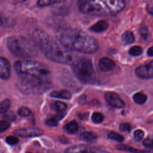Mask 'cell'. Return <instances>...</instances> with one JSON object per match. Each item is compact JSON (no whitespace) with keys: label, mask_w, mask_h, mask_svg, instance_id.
<instances>
[{"label":"cell","mask_w":153,"mask_h":153,"mask_svg":"<svg viewBox=\"0 0 153 153\" xmlns=\"http://www.w3.org/2000/svg\"><path fill=\"white\" fill-rule=\"evenodd\" d=\"M14 69L19 75L18 87L27 93H39L50 85L51 73L44 64L31 60H20L14 64Z\"/></svg>","instance_id":"cell-1"},{"label":"cell","mask_w":153,"mask_h":153,"mask_svg":"<svg viewBox=\"0 0 153 153\" xmlns=\"http://www.w3.org/2000/svg\"><path fill=\"white\" fill-rule=\"evenodd\" d=\"M60 43L70 51L83 54H94L99 50L97 41L85 32L73 28H64L57 33Z\"/></svg>","instance_id":"cell-2"},{"label":"cell","mask_w":153,"mask_h":153,"mask_svg":"<svg viewBox=\"0 0 153 153\" xmlns=\"http://www.w3.org/2000/svg\"><path fill=\"white\" fill-rule=\"evenodd\" d=\"M34 34L40 50L50 60L65 65L72 64L74 62L71 51L57 43L45 32L36 30Z\"/></svg>","instance_id":"cell-3"},{"label":"cell","mask_w":153,"mask_h":153,"mask_svg":"<svg viewBox=\"0 0 153 153\" xmlns=\"http://www.w3.org/2000/svg\"><path fill=\"white\" fill-rule=\"evenodd\" d=\"M79 11L97 16H115L126 7L125 0H77Z\"/></svg>","instance_id":"cell-4"},{"label":"cell","mask_w":153,"mask_h":153,"mask_svg":"<svg viewBox=\"0 0 153 153\" xmlns=\"http://www.w3.org/2000/svg\"><path fill=\"white\" fill-rule=\"evenodd\" d=\"M7 45L10 51L19 57L30 58L38 54L35 43L26 37L20 35H13L8 37Z\"/></svg>","instance_id":"cell-5"},{"label":"cell","mask_w":153,"mask_h":153,"mask_svg":"<svg viewBox=\"0 0 153 153\" xmlns=\"http://www.w3.org/2000/svg\"><path fill=\"white\" fill-rule=\"evenodd\" d=\"M72 71L76 78L85 84L93 83L95 80V72L91 61L81 58L72 63Z\"/></svg>","instance_id":"cell-6"},{"label":"cell","mask_w":153,"mask_h":153,"mask_svg":"<svg viewBox=\"0 0 153 153\" xmlns=\"http://www.w3.org/2000/svg\"><path fill=\"white\" fill-rule=\"evenodd\" d=\"M64 153H107L102 149L86 145H77L68 148Z\"/></svg>","instance_id":"cell-7"},{"label":"cell","mask_w":153,"mask_h":153,"mask_svg":"<svg viewBox=\"0 0 153 153\" xmlns=\"http://www.w3.org/2000/svg\"><path fill=\"white\" fill-rule=\"evenodd\" d=\"M136 75L142 79H151L153 77V62H150L138 66L136 70Z\"/></svg>","instance_id":"cell-8"},{"label":"cell","mask_w":153,"mask_h":153,"mask_svg":"<svg viewBox=\"0 0 153 153\" xmlns=\"http://www.w3.org/2000/svg\"><path fill=\"white\" fill-rule=\"evenodd\" d=\"M105 99L106 102L113 108H121L125 106V102L116 93L107 92L105 94Z\"/></svg>","instance_id":"cell-9"},{"label":"cell","mask_w":153,"mask_h":153,"mask_svg":"<svg viewBox=\"0 0 153 153\" xmlns=\"http://www.w3.org/2000/svg\"><path fill=\"white\" fill-rule=\"evenodd\" d=\"M43 130L38 128H20L13 131V134L22 137H33L41 136L43 134Z\"/></svg>","instance_id":"cell-10"},{"label":"cell","mask_w":153,"mask_h":153,"mask_svg":"<svg viewBox=\"0 0 153 153\" xmlns=\"http://www.w3.org/2000/svg\"><path fill=\"white\" fill-rule=\"evenodd\" d=\"M11 75V65L9 61L3 57H0V78L8 79Z\"/></svg>","instance_id":"cell-11"},{"label":"cell","mask_w":153,"mask_h":153,"mask_svg":"<svg viewBox=\"0 0 153 153\" xmlns=\"http://www.w3.org/2000/svg\"><path fill=\"white\" fill-rule=\"evenodd\" d=\"M98 65L101 71L107 72L112 71L115 67V63L111 59L104 57L99 59Z\"/></svg>","instance_id":"cell-12"},{"label":"cell","mask_w":153,"mask_h":153,"mask_svg":"<svg viewBox=\"0 0 153 153\" xmlns=\"http://www.w3.org/2000/svg\"><path fill=\"white\" fill-rule=\"evenodd\" d=\"M108 27L109 24L106 21L100 20L91 26L89 27V30L94 33H101L106 30Z\"/></svg>","instance_id":"cell-13"},{"label":"cell","mask_w":153,"mask_h":153,"mask_svg":"<svg viewBox=\"0 0 153 153\" xmlns=\"http://www.w3.org/2000/svg\"><path fill=\"white\" fill-rule=\"evenodd\" d=\"M135 41L134 36L130 30L125 31L121 36V42L125 45L133 44Z\"/></svg>","instance_id":"cell-14"},{"label":"cell","mask_w":153,"mask_h":153,"mask_svg":"<svg viewBox=\"0 0 153 153\" xmlns=\"http://www.w3.org/2000/svg\"><path fill=\"white\" fill-rule=\"evenodd\" d=\"M51 96L63 99H70L72 97L71 92L67 90H61L60 91H53L50 93Z\"/></svg>","instance_id":"cell-15"},{"label":"cell","mask_w":153,"mask_h":153,"mask_svg":"<svg viewBox=\"0 0 153 153\" xmlns=\"http://www.w3.org/2000/svg\"><path fill=\"white\" fill-rule=\"evenodd\" d=\"M116 148L118 150L123 151H127L131 153H152V151H146V150H142V149H139L136 148H134L127 145H118Z\"/></svg>","instance_id":"cell-16"},{"label":"cell","mask_w":153,"mask_h":153,"mask_svg":"<svg viewBox=\"0 0 153 153\" xmlns=\"http://www.w3.org/2000/svg\"><path fill=\"white\" fill-rule=\"evenodd\" d=\"M66 1V0H38L37 5L39 7H44L54 4L63 3Z\"/></svg>","instance_id":"cell-17"},{"label":"cell","mask_w":153,"mask_h":153,"mask_svg":"<svg viewBox=\"0 0 153 153\" xmlns=\"http://www.w3.org/2000/svg\"><path fill=\"white\" fill-rule=\"evenodd\" d=\"M65 130L71 134H74L76 133L78 130V124L77 122L75 120H72L68 123H67L64 127Z\"/></svg>","instance_id":"cell-18"},{"label":"cell","mask_w":153,"mask_h":153,"mask_svg":"<svg viewBox=\"0 0 153 153\" xmlns=\"http://www.w3.org/2000/svg\"><path fill=\"white\" fill-rule=\"evenodd\" d=\"M80 139L87 142H93L96 140L97 136L92 132L85 131L81 134Z\"/></svg>","instance_id":"cell-19"},{"label":"cell","mask_w":153,"mask_h":153,"mask_svg":"<svg viewBox=\"0 0 153 153\" xmlns=\"http://www.w3.org/2000/svg\"><path fill=\"white\" fill-rule=\"evenodd\" d=\"M62 113H63V112H59V114H58L54 117H52L47 118L45 121L46 125L50 126V127H55V126H57L58 121L59 120H60L62 118H63V117L64 116L62 115Z\"/></svg>","instance_id":"cell-20"},{"label":"cell","mask_w":153,"mask_h":153,"mask_svg":"<svg viewBox=\"0 0 153 153\" xmlns=\"http://www.w3.org/2000/svg\"><path fill=\"white\" fill-rule=\"evenodd\" d=\"M52 108L59 112H63L67 108V105L64 102L60 101H56L52 103Z\"/></svg>","instance_id":"cell-21"},{"label":"cell","mask_w":153,"mask_h":153,"mask_svg":"<svg viewBox=\"0 0 153 153\" xmlns=\"http://www.w3.org/2000/svg\"><path fill=\"white\" fill-rule=\"evenodd\" d=\"M142 53H143V48L139 45L133 46L128 50L129 54L133 57L139 56L142 54Z\"/></svg>","instance_id":"cell-22"},{"label":"cell","mask_w":153,"mask_h":153,"mask_svg":"<svg viewBox=\"0 0 153 153\" xmlns=\"http://www.w3.org/2000/svg\"><path fill=\"white\" fill-rule=\"evenodd\" d=\"M147 100V96L143 93H137L133 96V100L137 104H143Z\"/></svg>","instance_id":"cell-23"},{"label":"cell","mask_w":153,"mask_h":153,"mask_svg":"<svg viewBox=\"0 0 153 153\" xmlns=\"http://www.w3.org/2000/svg\"><path fill=\"white\" fill-rule=\"evenodd\" d=\"M11 106V101L9 99H5L0 103V114L5 113Z\"/></svg>","instance_id":"cell-24"},{"label":"cell","mask_w":153,"mask_h":153,"mask_svg":"<svg viewBox=\"0 0 153 153\" xmlns=\"http://www.w3.org/2000/svg\"><path fill=\"white\" fill-rule=\"evenodd\" d=\"M92 121L97 124L101 123L104 120V116L103 115L99 112H95L91 116Z\"/></svg>","instance_id":"cell-25"},{"label":"cell","mask_w":153,"mask_h":153,"mask_svg":"<svg viewBox=\"0 0 153 153\" xmlns=\"http://www.w3.org/2000/svg\"><path fill=\"white\" fill-rule=\"evenodd\" d=\"M140 34L143 41H148L151 38V33L146 27H143L140 29Z\"/></svg>","instance_id":"cell-26"},{"label":"cell","mask_w":153,"mask_h":153,"mask_svg":"<svg viewBox=\"0 0 153 153\" xmlns=\"http://www.w3.org/2000/svg\"><path fill=\"white\" fill-rule=\"evenodd\" d=\"M108 137L112 139V140H117V142H122L124 140V137L122 135L116 132H114V131H111L108 133Z\"/></svg>","instance_id":"cell-27"},{"label":"cell","mask_w":153,"mask_h":153,"mask_svg":"<svg viewBox=\"0 0 153 153\" xmlns=\"http://www.w3.org/2000/svg\"><path fill=\"white\" fill-rule=\"evenodd\" d=\"M30 114V110L27 107H21L18 110V114L21 117H28Z\"/></svg>","instance_id":"cell-28"},{"label":"cell","mask_w":153,"mask_h":153,"mask_svg":"<svg viewBox=\"0 0 153 153\" xmlns=\"http://www.w3.org/2000/svg\"><path fill=\"white\" fill-rule=\"evenodd\" d=\"M11 126L10 122L6 120H1L0 121V132H4L7 130Z\"/></svg>","instance_id":"cell-29"},{"label":"cell","mask_w":153,"mask_h":153,"mask_svg":"<svg viewBox=\"0 0 153 153\" xmlns=\"http://www.w3.org/2000/svg\"><path fill=\"white\" fill-rule=\"evenodd\" d=\"M134 139L136 141L140 140L144 136V132L142 130H136L133 134Z\"/></svg>","instance_id":"cell-30"},{"label":"cell","mask_w":153,"mask_h":153,"mask_svg":"<svg viewBox=\"0 0 153 153\" xmlns=\"http://www.w3.org/2000/svg\"><path fill=\"white\" fill-rule=\"evenodd\" d=\"M119 129L121 131L129 132L131 129V127L130 124L126 123H121L120 124Z\"/></svg>","instance_id":"cell-31"},{"label":"cell","mask_w":153,"mask_h":153,"mask_svg":"<svg viewBox=\"0 0 153 153\" xmlns=\"http://www.w3.org/2000/svg\"><path fill=\"white\" fill-rule=\"evenodd\" d=\"M6 142L8 143L10 145H14L17 143L19 139L16 136H9L5 139Z\"/></svg>","instance_id":"cell-32"},{"label":"cell","mask_w":153,"mask_h":153,"mask_svg":"<svg viewBox=\"0 0 153 153\" xmlns=\"http://www.w3.org/2000/svg\"><path fill=\"white\" fill-rule=\"evenodd\" d=\"M143 145L148 148H152V139L151 137H147L143 141Z\"/></svg>","instance_id":"cell-33"},{"label":"cell","mask_w":153,"mask_h":153,"mask_svg":"<svg viewBox=\"0 0 153 153\" xmlns=\"http://www.w3.org/2000/svg\"><path fill=\"white\" fill-rule=\"evenodd\" d=\"M146 10L148 12V13L150 14V15H152V1H151L149 2H148V4H147Z\"/></svg>","instance_id":"cell-34"},{"label":"cell","mask_w":153,"mask_h":153,"mask_svg":"<svg viewBox=\"0 0 153 153\" xmlns=\"http://www.w3.org/2000/svg\"><path fill=\"white\" fill-rule=\"evenodd\" d=\"M147 54L149 57H152L153 56V47L152 46L148 48V50L147 51Z\"/></svg>","instance_id":"cell-35"},{"label":"cell","mask_w":153,"mask_h":153,"mask_svg":"<svg viewBox=\"0 0 153 153\" xmlns=\"http://www.w3.org/2000/svg\"><path fill=\"white\" fill-rule=\"evenodd\" d=\"M3 23V20H2V15L0 14V26H1Z\"/></svg>","instance_id":"cell-36"},{"label":"cell","mask_w":153,"mask_h":153,"mask_svg":"<svg viewBox=\"0 0 153 153\" xmlns=\"http://www.w3.org/2000/svg\"><path fill=\"white\" fill-rule=\"evenodd\" d=\"M47 153H56V152H53V151H48L47 152Z\"/></svg>","instance_id":"cell-37"},{"label":"cell","mask_w":153,"mask_h":153,"mask_svg":"<svg viewBox=\"0 0 153 153\" xmlns=\"http://www.w3.org/2000/svg\"><path fill=\"white\" fill-rule=\"evenodd\" d=\"M26 153H33V152H26Z\"/></svg>","instance_id":"cell-38"},{"label":"cell","mask_w":153,"mask_h":153,"mask_svg":"<svg viewBox=\"0 0 153 153\" xmlns=\"http://www.w3.org/2000/svg\"><path fill=\"white\" fill-rule=\"evenodd\" d=\"M23 1H27V0H23Z\"/></svg>","instance_id":"cell-39"}]
</instances>
